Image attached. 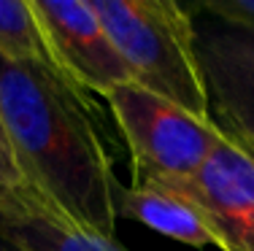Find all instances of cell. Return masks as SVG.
<instances>
[{"label": "cell", "instance_id": "obj_6", "mask_svg": "<svg viewBox=\"0 0 254 251\" xmlns=\"http://www.w3.org/2000/svg\"><path fill=\"white\" fill-rule=\"evenodd\" d=\"M171 181L200 208L216 249L254 251V157L233 141H222L195 176Z\"/></svg>", "mask_w": 254, "mask_h": 251}, {"label": "cell", "instance_id": "obj_5", "mask_svg": "<svg viewBox=\"0 0 254 251\" xmlns=\"http://www.w3.org/2000/svg\"><path fill=\"white\" fill-rule=\"evenodd\" d=\"M52 68L76 89L106 98L114 87L130 81V70L114 51L108 38L84 0H27Z\"/></svg>", "mask_w": 254, "mask_h": 251}, {"label": "cell", "instance_id": "obj_8", "mask_svg": "<svg viewBox=\"0 0 254 251\" xmlns=\"http://www.w3.org/2000/svg\"><path fill=\"white\" fill-rule=\"evenodd\" d=\"M0 235L25 251H127L114 235L81 227L54 211L41 195L0 213Z\"/></svg>", "mask_w": 254, "mask_h": 251}, {"label": "cell", "instance_id": "obj_1", "mask_svg": "<svg viewBox=\"0 0 254 251\" xmlns=\"http://www.w3.org/2000/svg\"><path fill=\"white\" fill-rule=\"evenodd\" d=\"M0 127L27 184L70 222L114 235L111 159L78 89L41 59L0 54Z\"/></svg>", "mask_w": 254, "mask_h": 251}, {"label": "cell", "instance_id": "obj_10", "mask_svg": "<svg viewBox=\"0 0 254 251\" xmlns=\"http://www.w3.org/2000/svg\"><path fill=\"white\" fill-rule=\"evenodd\" d=\"M35 195L38 192H35L27 184V178L22 176L14 154H11L8 141H5V135H3V127H0V213L22 208L30 197H35Z\"/></svg>", "mask_w": 254, "mask_h": 251}, {"label": "cell", "instance_id": "obj_9", "mask_svg": "<svg viewBox=\"0 0 254 251\" xmlns=\"http://www.w3.org/2000/svg\"><path fill=\"white\" fill-rule=\"evenodd\" d=\"M0 54L11 59H41L52 65L27 0H0Z\"/></svg>", "mask_w": 254, "mask_h": 251}, {"label": "cell", "instance_id": "obj_11", "mask_svg": "<svg viewBox=\"0 0 254 251\" xmlns=\"http://www.w3.org/2000/svg\"><path fill=\"white\" fill-rule=\"evenodd\" d=\"M187 16H216L233 25L254 27V0H173Z\"/></svg>", "mask_w": 254, "mask_h": 251}, {"label": "cell", "instance_id": "obj_2", "mask_svg": "<svg viewBox=\"0 0 254 251\" xmlns=\"http://www.w3.org/2000/svg\"><path fill=\"white\" fill-rule=\"evenodd\" d=\"M130 79L208 119L190 16L173 0H84Z\"/></svg>", "mask_w": 254, "mask_h": 251}, {"label": "cell", "instance_id": "obj_7", "mask_svg": "<svg viewBox=\"0 0 254 251\" xmlns=\"http://www.w3.org/2000/svg\"><path fill=\"white\" fill-rule=\"evenodd\" d=\"M114 205H117V216L122 213L127 219H135L143 227L171 238V241L184 243V246H216V238L200 208L171 181L143 178L135 187L114 195Z\"/></svg>", "mask_w": 254, "mask_h": 251}, {"label": "cell", "instance_id": "obj_4", "mask_svg": "<svg viewBox=\"0 0 254 251\" xmlns=\"http://www.w3.org/2000/svg\"><path fill=\"white\" fill-rule=\"evenodd\" d=\"M208 119L254 157V27L216 16H190Z\"/></svg>", "mask_w": 254, "mask_h": 251}, {"label": "cell", "instance_id": "obj_3", "mask_svg": "<svg viewBox=\"0 0 254 251\" xmlns=\"http://www.w3.org/2000/svg\"><path fill=\"white\" fill-rule=\"evenodd\" d=\"M106 100L132 151L138 181L195 176L225 141L211 119L181 108L132 79L114 87Z\"/></svg>", "mask_w": 254, "mask_h": 251}, {"label": "cell", "instance_id": "obj_12", "mask_svg": "<svg viewBox=\"0 0 254 251\" xmlns=\"http://www.w3.org/2000/svg\"><path fill=\"white\" fill-rule=\"evenodd\" d=\"M0 251H25V249H19L16 243H11L8 238H3V235H0Z\"/></svg>", "mask_w": 254, "mask_h": 251}]
</instances>
